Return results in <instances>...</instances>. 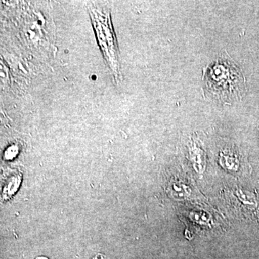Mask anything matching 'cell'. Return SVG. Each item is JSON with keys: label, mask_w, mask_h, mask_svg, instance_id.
I'll return each instance as SVG.
<instances>
[{"label": "cell", "mask_w": 259, "mask_h": 259, "mask_svg": "<svg viewBox=\"0 0 259 259\" xmlns=\"http://www.w3.org/2000/svg\"><path fill=\"white\" fill-rule=\"evenodd\" d=\"M207 84L212 93L223 99H231L241 94L243 76L229 63H218L207 74Z\"/></svg>", "instance_id": "obj_1"}, {"label": "cell", "mask_w": 259, "mask_h": 259, "mask_svg": "<svg viewBox=\"0 0 259 259\" xmlns=\"http://www.w3.org/2000/svg\"><path fill=\"white\" fill-rule=\"evenodd\" d=\"M20 176H13L8 179V182L4 186V190L3 191V196L4 199L9 198L13 194H14L20 185Z\"/></svg>", "instance_id": "obj_2"}]
</instances>
